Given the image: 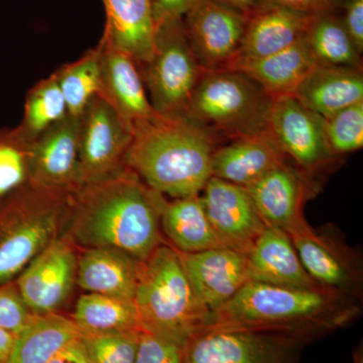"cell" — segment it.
Listing matches in <instances>:
<instances>
[{
  "instance_id": "obj_4",
  "label": "cell",
  "mask_w": 363,
  "mask_h": 363,
  "mask_svg": "<svg viewBox=\"0 0 363 363\" xmlns=\"http://www.w3.org/2000/svg\"><path fill=\"white\" fill-rule=\"evenodd\" d=\"M133 302L143 330L182 347L211 326V313L196 297L179 252L168 245H160L142 262Z\"/></svg>"
},
{
  "instance_id": "obj_40",
  "label": "cell",
  "mask_w": 363,
  "mask_h": 363,
  "mask_svg": "<svg viewBox=\"0 0 363 363\" xmlns=\"http://www.w3.org/2000/svg\"><path fill=\"white\" fill-rule=\"evenodd\" d=\"M49 363H90L80 338L57 353Z\"/></svg>"
},
{
  "instance_id": "obj_20",
  "label": "cell",
  "mask_w": 363,
  "mask_h": 363,
  "mask_svg": "<svg viewBox=\"0 0 363 363\" xmlns=\"http://www.w3.org/2000/svg\"><path fill=\"white\" fill-rule=\"evenodd\" d=\"M106 23L100 43L130 57L138 67L155 50L156 21L152 0H104Z\"/></svg>"
},
{
  "instance_id": "obj_24",
  "label": "cell",
  "mask_w": 363,
  "mask_h": 363,
  "mask_svg": "<svg viewBox=\"0 0 363 363\" xmlns=\"http://www.w3.org/2000/svg\"><path fill=\"white\" fill-rule=\"evenodd\" d=\"M142 262L116 248H87L78 259L76 281L88 293L133 300Z\"/></svg>"
},
{
  "instance_id": "obj_36",
  "label": "cell",
  "mask_w": 363,
  "mask_h": 363,
  "mask_svg": "<svg viewBox=\"0 0 363 363\" xmlns=\"http://www.w3.org/2000/svg\"><path fill=\"white\" fill-rule=\"evenodd\" d=\"M135 363H184L183 350L179 344L142 329Z\"/></svg>"
},
{
  "instance_id": "obj_30",
  "label": "cell",
  "mask_w": 363,
  "mask_h": 363,
  "mask_svg": "<svg viewBox=\"0 0 363 363\" xmlns=\"http://www.w3.org/2000/svg\"><path fill=\"white\" fill-rule=\"evenodd\" d=\"M68 114L79 117L100 88V48L85 52L73 63L55 72Z\"/></svg>"
},
{
  "instance_id": "obj_38",
  "label": "cell",
  "mask_w": 363,
  "mask_h": 363,
  "mask_svg": "<svg viewBox=\"0 0 363 363\" xmlns=\"http://www.w3.org/2000/svg\"><path fill=\"white\" fill-rule=\"evenodd\" d=\"M342 25L359 54L363 51V0H345Z\"/></svg>"
},
{
  "instance_id": "obj_11",
  "label": "cell",
  "mask_w": 363,
  "mask_h": 363,
  "mask_svg": "<svg viewBox=\"0 0 363 363\" xmlns=\"http://www.w3.org/2000/svg\"><path fill=\"white\" fill-rule=\"evenodd\" d=\"M247 14L215 0H197L183 16L189 42L204 71L227 68L245 35Z\"/></svg>"
},
{
  "instance_id": "obj_32",
  "label": "cell",
  "mask_w": 363,
  "mask_h": 363,
  "mask_svg": "<svg viewBox=\"0 0 363 363\" xmlns=\"http://www.w3.org/2000/svg\"><path fill=\"white\" fill-rule=\"evenodd\" d=\"M30 143L18 126L0 130V200L28 183Z\"/></svg>"
},
{
  "instance_id": "obj_14",
  "label": "cell",
  "mask_w": 363,
  "mask_h": 363,
  "mask_svg": "<svg viewBox=\"0 0 363 363\" xmlns=\"http://www.w3.org/2000/svg\"><path fill=\"white\" fill-rule=\"evenodd\" d=\"M77 264L71 243L55 238L21 272L16 286L33 314L54 313L63 305L75 283Z\"/></svg>"
},
{
  "instance_id": "obj_2",
  "label": "cell",
  "mask_w": 363,
  "mask_h": 363,
  "mask_svg": "<svg viewBox=\"0 0 363 363\" xmlns=\"http://www.w3.org/2000/svg\"><path fill=\"white\" fill-rule=\"evenodd\" d=\"M353 298L324 288H292L248 281L212 316L210 327L284 334L311 341L359 314Z\"/></svg>"
},
{
  "instance_id": "obj_34",
  "label": "cell",
  "mask_w": 363,
  "mask_h": 363,
  "mask_svg": "<svg viewBox=\"0 0 363 363\" xmlns=\"http://www.w3.org/2000/svg\"><path fill=\"white\" fill-rule=\"evenodd\" d=\"M327 142L334 156L350 154L363 147V101L325 119Z\"/></svg>"
},
{
  "instance_id": "obj_31",
  "label": "cell",
  "mask_w": 363,
  "mask_h": 363,
  "mask_svg": "<svg viewBox=\"0 0 363 363\" xmlns=\"http://www.w3.org/2000/svg\"><path fill=\"white\" fill-rule=\"evenodd\" d=\"M68 116L65 98L56 75L40 81L26 98L23 121L18 126L30 142Z\"/></svg>"
},
{
  "instance_id": "obj_13",
  "label": "cell",
  "mask_w": 363,
  "mask_h": 363,
  "mask_svg": "<svg viewBox=\"0 0 363 363\" xmlns=\"http://www.w3.org/2000/svg\"><path fill=\"white\" fill-rule=\"evenodd\" d=\"M79 117L70 114L30 143L28 181L33 187L73 194L79 182Z\"/></svg>"
},
{
  "instance_id": "obj_10",
  "label": "cell",
  "mask_w": 363,
  "mask_h": 363,
  "mask_svg": "<svg viewBox=\"0 0 363 363\" xmlns=\"http://www.w3.org/2000/svg\"><path fill=\"white\" fill-rule=\"evenodd\" d=\"M286 233L305 271L317 285L344 297L359 298L362 267L335 234L315 230L307 221Z\"/></svg>"
},
{
  "instance_id": "obj_29",
  "label": "cell",
  "mask_w": 363,
  "mask_h": 363,
  "mask_svg": "<svg viewBox=\"0 0 363 363\" xmlns=\"http://www.w3.org/2000/svg\"><path fill=\"white\" fill-rule=\"evenodd\" d=\"M308 45L318 64L362 68V60L342 21L333 13L318 14L307 35Z\"/></svg>"
},
{
  "instance_id": "obj_21",
  "label": "cell",
  "mask_w": 363,
  "mask_h": 363,
  "mask_svg": "<svg viewBox=\"0 0 363 363\" xmlns=\"http://www.w3.org/2000/svg\"><path fill=\"white\" fill-rule=\"evenodd\" d=\"M250 281L292 288H322L305 271L289 234L267 226L247 253Z\"/></svg>"
},
{
  "instance_id": "obj_8",
  "label": "cell",
  "mask_w": 363,
  "mask_h": 363,
  "mask_svg": "<svg viewBox=\"0 0 363 363\" xmlns=\"http://www.w3.org/2000/svg\"><path fill=\"white\" fill-rule=\"evenodd\" d=\"M304 339L247 330L208 327L184 344V363H296Z\"/></svg>"
},
{
  "instance_id": "obj_19",
  "label": "cell",
  "mask_w": 363,
  "mask_h": 363,
  "mask_svg": "<svg viewBox=\"0 0 363 363\" xmlns=\"http://www.w3.org/2000/svg\"><path fill=\"white\" fill-rule=\"evenodd\" d=\"M245 189L267 226L289 233L306 222L303 205L309 191L304 174L286 162Z\"/></svg>"
},
{
  "instance_id": "obj_1",
  "label": "cell",
  "mask_w": 363,
  "mask_h": 363,
  "mask_svg": "<svg viewBox=\"0 0 363 363\" xmlns=\"http://www.w3.org/2000/svg\"><path fill=\"white\" fill-rule=\"evenodd\" d=\"M164 201L126 168L71 194L69 238L86 248H116L145 262L162 245Z\"/></svg>"
},
{
  "instance_id": "obj_37",
  "label": "cell",
  "mask_w": 363,
  "mask_h": 363,
  "mask_svg": "<svg viewBox=\"0 0 363 363\" xmlns=\"http://www.w3.org/2000/svg\"><path fill=\"white\" fill-rule=\"evenodd\" d=\"M345 0H259L257 7L279 6L298 13L322 14L333 13Z\"/></svg>"
},
{
  "instance_id": "obj_28",
  "label": "cell",
  "mask_w": 363,
  "mask_h": 363,
  "mask_svg": "<svg viewBox=\"0 0 363 363\" xmlns=\"http://www.w3.org/2000/svg\"><path fill=\"white\" fill-rule=\"evenodd\" d=\"M71 319L80 335L142 329L133 300L100 294L81 296Z\"/></svg>"
},
{
  "instance_id": "obj_27",
  "label": "cell",
  "mask_w": 363,
  "mask_h": 363,
  "mask_svg": "<svg viewBox=\"0 0 363 363\" xmlns=\"http://www.w3.org/2000/svg\"><path fill=\"white\" fill-rule=\"evenodd\" d=\"M79 338L80 332L70 318L56 312L35 315L16 334L4 363H49L57 353Z\"/></svg>"
},
{
  "instance_id": "obj_25",
  "label": "cell",
  "mask_w": 363,
  "mask_h": 363,
  "mask_svg": "<svg viewBox=\"0 0 363 363\" xmlns=\"http://www.w3.org/2000/svg\"><path fill=\"white\" fill-rule=\"evenodd\" d=\"M317 64L305 37L271 56L235 62L228 68L247 74L276 100L291 96Z\"/></svg>"
},
{
  "instance_id": "obj_43",
  "label": "cell",
  "mask_w": 363,
  "mask_h": 363,
  "mask_svg": "<svg viewBox=\"0 0 363 363\" xmlns=\"http://www.w3.org/2000/svg\"><path fill=\"white\" fill-rule=\"evenodd\" d=\"M152 2H154V1H155V0H152Z\"/></svg>"
},
{
  "instance_id": "obj_41",
  "label": "cell",
  "mask_w": 363,
  "mask_h": 363,
  "mask_svg": "<svg viewBox=\"0 0 363 363\" xmlns=\"http://www.w3.org/2000/svg\"><path fill=\"white\" fill-rule=\"evenodd\" d=\"M215 1L224 4V6L233 7L236 11H240L247 16H250L257 9V4H259V0H215Z\"/></svg>"
},
{
  "instance_id": "obj_15",
  "label": "cell",
  "mask_w": 363,
  "mask_h": 363,
  "mask_svg": "<svg viewBox=\"0 0 363 363\" xmlns=\"http://www.w3.org/2000/svg\"><path fill=\"white\" fill-rule=\"evenodd\" d=\"M202 196L205 211L224 247L247 255L267 225L247 189L211 178Z\"/></svg>"
},
{
  "instance_id": "obj_17",
  "label": "cell",
  "mask_w": 363,
  "mask_h": 363,
  "mask_svg": "<svg viewBox=\"0 0 363 363\" xmlns=\"http://www.w3.org/2000/svg\"><path fill=\"white\" fill-rule=\"evenodd\" d=\"M100 88L104 98L131 131L159 114L150 105L140 67L128 55L99 43Z\"/></svg>"
},
{
  "instance_id": "obj_22",
  "label": "cell",
  "mask_w": 363,
  "mask_h": 363,
  "mask_svg": "<svg viewBox=\"0 0 363 363\" xmlns=\"http://www.w3.org/2000/svg\"><path fill=\"white\" fill-rule=\"evenodd\" d=\"M291 96L324 119L363 101L362 69L317 64Z\"/></svg>"
},
{
  "instance_id": "obj_6",
  "label": "cell",
  "mask_w": 363,
  "mask_h": 363,
  "mask_svg": "<svg viewBox=\"0 0 363 363\" xmlns=\"http://www.w3.org/2000/svg\"><path fill=\"white\" fill-rule=\"evenodd\" d=\"M70 197L28 183L6 196L0 206V285L23 272L56 238Z\"/></svg>"
},
{
  "instance_id": "obj_3",
  "label": "cell",
  "mask_w": 363,
  "mask_h": 363,
  "mask_svg": "<svg viewBox=\"0 0 363 363\" xmlns=\"http://www.w3.org/2000/svg\"><path fill=\"white\" fill-rule=\"evenodd\" d=\"M215 150L214 138L185 117L157 116L135 126L125 166L147 187L178 199L203 191Z\"/></svg>"
},
{
  "instance_id": "obj_35",
  "label": "cell",
  "mask_w": 363,
  "mask_h": 363,
  "mask_svg": "<svg viewBox=\"0 0 363 363\" xmlns=\"http://www.w3.org/2000/svg\"><path fill=\"white\" fill-rule=\"evenodd\" d=\"M35 315L26 306L18 286L11 281L0 285V328L16 335Z\"/></svg>"
},
{
  "instance_id": "obj_33",
  "label": "cell",
  "mask_w": 363,
  "mask_h": 363,
  "mask_svg": "<svg viewBox=\"0 0 363 363\" xmlns=\"http://www.w3.org/2000/svg\"><path fill=\"white\" fill-rule=\"evenodd\" d=\"M80 335L90 363H135L140 331Z\"/></svg>"
},
{
  "instance_id": "obj_18",
  "label": "cell",
  "mask_w": 363,
  "mask_h": 363,
  "mask_svg": "<svg viewBox=\"0 0 363 363\" xmlns=\"http://www.w3.org/2000/svg\"><path fill=\"white\" fill-rule=\"evenodd\" d=\"M317 16L279 6L257 7L248 16L245 35L230 65L283 51L306 37Z\"/></svg>"
},
{
  "instance_id": "obj_42",
  "label": "cell",
  "mask_w": 363,
  "mask_h": 363,
  "mask_svg": "<svg viewBox=\"0 0 363 363\" xmlns=\"http://www.w3.org/2000/svg\"><path fill=\"white\" fill-rule=\"evenodd\" d=\"M16 334L0 328V363L6 362L16 340Z\"/></svg>"
},
{
  "instance_id": "obj_12",
  "label": "cell",
  "mask_w": 363,
  "mask_h": 363,
  "mask_svg": "<svg viewBox=\"0 0 363 363\" xmlns=\"http://www.w3.org/2000/svg\"><path fill=\"white\" fill-rule=\"evenodd\" d=\"M267 130L306 175L317 173L335 157L327 142L323 117L292 96L274 100Z\"/></svg>"
},
{
  "instance_id": "obj_5",
  "label": "cell",
  "mask_w": 363,
  "mask_h": 363,
  "mask_svg": "<svg viewBox=\"0 0 363 363\" xmlns=\"http://www.w3.org/2000/svg\"><path fill=\"white\" fill-rule=\"evenodd\" d=\"M274 98L253 79L233 68L205 71L184 116L212 138L234 140L267 130Z\"/></svg>"
},
{
  "instance_id": "obj_39",
  "label": "cell",
  "mask_w": 363,
  "mask_h": 363,
  "mask_svg": "<svg viewBox=\"0 0 363 363\" xmlns=\"http://www.w3.org/2000/svg\"><path fill=\"white\" fill-rule=\"evenodd\" d=\"M197 0H155L152 2L156 23L166 20L183 18Z\"/></svg>"
},
{
  "instance_id": "obj_9",
  "label": "cell",
  "mask_w": 363,
  "mask_h": 363,
  "mask_svg": "<svg viewBox=\"0 0 363 363\" xmlns=\"http://www.w3.org/2000/svg\"><path fill=\"white\" fill-rule=\"evenodd\" d=\"M133 131L104 98L96 95L79 116L80 188L121 173Z\"/></svg>"
},
{
  "instance_id": "obj_7",
  "label": "cell",
  "mask_w": 363,
  "mask_h": 363,
  "mask_svg": "<svg viewBox=\"0 0 363 363\" xmlns=\"http://www.w3.org/2000/svg\"><path fill=\"white\" fill-rule=\"evenodd\" d=\"M140 70L156 113L168 118L183 117L205 72L189 42L183 18L156 23L154 55Z\"/></svg>"
},
{
  "instance_id": "obj_16",
  "label": "cell",
  "mask_w": 363,
  "mask_h": 363,
  "mask_svg": "<svg viewBox=\"0 0 363 363\" xmlns=\"http://www.w3.org/2000/svg\"><path fill=\"white\" fill-rule=\"evenodd\" d=\"M179 257L196 297L212 316L250 281L247 255L231 248L179 252Z\"/></svg>"
},
{
  "instance_id": "obj_23",
  "label": "cell",
  "mask_w": 363,
  "mask_h": 363,
  "mask_svg": "<svg viewBox=\"0 0 363 363\" xmlns=\"http://www.w3.org/2000/svg\"><path fill=\"white\" fill-rule=\"evenodd\" d=\"M286 157L267 130L216 147L212 157L211 175L247 188L285 162Z\"/></svg>"
},
{
  "instance_id": "obj_26",
  "label": "cell",
  "mask_w": 363,
  "mask_h": 363,
  "mask_svg": "<svg viewBox=\"0 0 363 363\" xmlns=\"http://www.w3.org/2000/svg\"><path fill=\"white\" fill-rule=\"evenodd\" d=\"M161 228L179 252L194 253L225 247L210 223L199 195L164 201Z\"/></svg>"
}]
</instances>
